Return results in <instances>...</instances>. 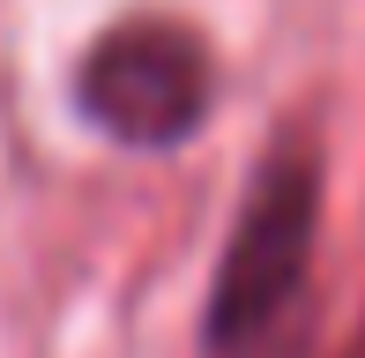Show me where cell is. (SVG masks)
<instances>
[{
  "label": "cell",
  "mask_w": 365,
  "mask_h": 358,
  "mask_svg": "<svg viewBox=\"0 0 365 358\" xmlns=\"http://www.w3.org/2000/svg\"><path fill=\"white\" fill-rule=\"evenodd\" d=\"M343 358H365V321H358V336H351V344H343Z\"/></svg>",
  "instance_id": "3"
},
{
  "label": "cell",
  "mask_w": 365,
  "mask_h": 358,
  "mask_svg": "<svg viewBox=\"0 0 365 358\" xmlns=\"http://www.w3.org/2000/svg\"><path fill=\"white\" fill-rule=\"evenodd\" d=\"M313 232H321V150L306 135L276 142L261 157L246 209L231 224V247L209 291V351H254L261 336L298 306L313 276Z\"/></svg>",
  "instance_id": "1"
},
{
  "label": "cell",
  "mask_w": 365,
  "mask_h": 358,
  "mask_svg": "<svg viewBox=\"0 0 365 358\" xmlns=\"http://www.w3.org/2000/svg\"><path fill=\"white\" fill-rule=\"evenodd\" d=\"M209 45L187 23H164V15H127L105 38L82 53L75 75V105L90 127H105L112 142H135V150H172L194 127L209 120Z\"/></svg>",
  "instance_id": "2"
}]
</instances>
